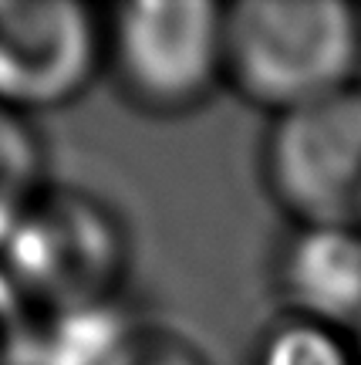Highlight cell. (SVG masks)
Segmentation results:
<instances>
[{
    "label": "cell",
    "mask_w": 361,
    "mask_h": 365,
    "mask_svg": "<svg viewBox=\"0 0 361 365\" xmlns=\"http://www.w3.org/2000/svg\"><path fill=\"white\" fill-rule=\"evenodd\" d=\"M361 11L345 0L226 4V88L271 118L361 85Z\"/></svg>",
    "instance_id": "6da1fadb"
},
{
    "label": "cell",
    "mask_w": 361,
    "mask_h": 365,
    "mask_svg": "<svg viewBox=\"0 0 361 365\" xmlns=\"http://www.w3.org/2000/svg\"><path fill=\"white\" fill-rule=\"evenodd\" d=\"M102 21L105 78L135 112L189 115L226 85V4L129 0Z\"/></svg>",
    "instance_id": "7a4b0ae2"
},
{
    "label": "cell",
    "mask_w": 361,
    "mask_h": 365,
    "mask_svg": "<svg viewBox=\"0 0 361 365\" xmlns=\"http://www.w3.org/2000/svg\"><path fill=\"white\" fill-rule=\"evenodd\" d=\"M0 271L27 314L115 304L129 271V237L108 203L48 186L4 240Z\"/></svg>",
    "instance_id": "3957f363"
},
{
    "label": "cell",
    "mask_w": 361,
    "mask_h": 365,
    "mask_svg": "<svg viewBox=\"0 0 361 365\" xmlns=\"http://www.w3.org/2000/svg\"><path fill=\"white\" fill-rule=\"evenodd\" d=\"M260 176L291 227L361 230V85L271 118Z\"/></svg>",
    "instance_id": "277c9868"
},
{
    "label": "cell",
    "mask_w": 361,
    "mask_h": 365,
    "mask_svg": "<svg viewBox=\"0 0 361 365\" xmlns=\"http://www.w3.org/2000/svg\"><path fill=\"white\" fill-rule=\"evenodd\" d=\"M105 78L102 11L75 0H0V108L34 118Z\"/></svg>",
    "instance_id": "5b68a950"
},
{
    "label": "cell",
    "mask_w": 361,
    "mask_h": 365,
    "mask_svg": "<svg viewBox=\"0 0 361 365\" xmlns=\"http://www.w3.org/2000/svg\"><path fill=\"white\" fill-rule=\"evenodd\" d=\"M271 284L281 314L351 335L361 322V230L291 227L273 250Z\"/></svg>",
    "instance_id": "8992f818"
},
{
    "label": "cell",
    "mask_w": 361,
    "mask_h": 365,
    "mask_svg": "<svg viewBox=\"0 0 361 365\" xmlns=\"http://www.w3.org/2000/svg\"><path fill=\"white\" fill-rule=\"evenodd\" d=\"M48 186L44 143L34 118L0 108V247Z\"/></svg>",
    "instance_id": "52a82bcc"
},
{
    "label": "cell",
    "mask_w": 361,
    "mask_h": 365,
    "mask_svg": "<svg viewBox=\"0 0 361 365\" xmlns=\"http://www.w3.org/2000/svg\"><path fill=\"white\" fill-rule=\"evenodd\" d=\"M246 365H361L348 331L281 314L260 331Z\"/></svg>",
    "instance_id": "ba28073f"
},
{
    "label": "cell",
    "mask_w": 361,
    "mask_h": 365,
    "mask_svg": "<svg viewBox=\"0 0 361 365\" xmlns=\"http://www.w3.org/2000/svg\"><path fill=\"white\" fill-rule=\"evenodd\" d=\"M108 365H209L193 341L166 325H135Z\"/></svg>",
    "instance_id": "9c48e42d"
},
{
    "label": "cell",
    "mask_w": 361,
    "mask_h": 365,
    "mask_svg": "<svg viewBox=\"0 0 361 365\" xmlns=\"http://www.w3.org/2000/svg\"><path fill=\"white\" fill-rule=\"evenodd\" d=\"M27 312L0 271V365H24Z\"/></svg>",
    "instance_id": "30bf717a"
},
{
    "label": "cell",
    "mask_w": 361,
    "mask_h": 365,
    "mask_svg": "<svg viewBox=\"0 0 361 365\" xmlns=\"http://www.w3.org/2000/svg\"><path fill=\"white\" fill-rule=\"evenodd\" d=\"M351 339H355V349H358V355H361V322H358V328L351 331Z\"/></svg>",
    "instance_id": "8fae6325"
}]
</instances>
